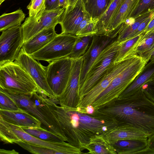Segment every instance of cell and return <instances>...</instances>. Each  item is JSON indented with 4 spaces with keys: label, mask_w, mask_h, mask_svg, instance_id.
Masks as SVG:
<instances>
[{
    "label": "cell",
    "mask_w": 154,
    "mask_h": 154,
    "mask_svg": "<svg viewBox=\"0 0 154 154\" xmlns=\"http://www.w3.org/2000/svg\"><path fill=\"white\" fill-rule=\"evenodd\" d=\"M44 101L57 118L67 142L81 149H85L93 136L104 135L118 125L97 110L89 115L82 112L78 107L59 105L54 98L46 97Z\"/></svg>",
    "instance_id": "cell-1"
},
{
    "label": "cell",
    "mask_w": 154,
    "mask_h": 154,
    "mask_svg": "<svg viewBox=\"0 0 154 154\" xmlns=\"http://www.w3.org/2000/svg\"><path fill=\"white\" fill-rule=\"evenodd\" d=\"M96 110L115 121L118 125L154 134V102L141 88L129 97L117 99Z\"/></svg>",
    "instance_id": "cell-2"
},
{
    "label": "cell",
    "mask_w": 154,
    "mask_h": 154,
    "mask_svg": "<svg viewBox=\"0 0 154 154\" xmlns=\"http://www.w3.org/2000/svg\"><path fill=\"white\" fill-rule=\"evenodd\" d=\"M0 138L4 144L14 143L19 140L49 148L60 154H82L81 149L63 141L52 142L42 140L26 132L20 126L9 123L0 117Z\"/></svg>",
    "instance_id": "cell-3"
},
{
    "label": "cell",
    "mask_w": 154,
    "mask_h": 154,
    "mask_svg": "<svg viewBox=\"0 0 154 154\" xmlns=\"http://www.w3.org/2000/svg\"><path fill=\"white\" fill-rule=\"evenodd\" d=\"M146 64L142 57L136 54L130 64L113 79L91 105L97 109L117 99Z\"/></svg>",
    "instance_id": "cell-4"
},
{
    "label": "cell",
    "mask_w": 154,
    "mask_h": 154,
    "mask_svg": "<svg viewBox=\"0 0 154 154\" xmlns=\"http://www.w3.org/2000/svg\"><path fill=\"white\" fill-rule=\"evenodd\" d=\"M0 88L10 93L30 96L38 90L31 77L14 61L0 66Z\"/></svg>",
    "instance_id": "cell-5"
},
{
    "label": "cell",
    "mask_w": 154,
    "mask_h": 154,
    "mask_svg": "<svg viewBox=\"0 0 154 154\" xmlns=\"http://www.w3.org/2000/svg\"><path fill=\"white\" fill-rule=\"evenodd\" d=\"M120 46V43L116 39L100 52L89 70L80 89V102L84 96L97 84L108 67L114 62Z\"/></svg>",
    "instance_id": "cell-6"
},
{
    "label": "cell",
    "mask_w": 154,
    "mask_h": 154,
    "mask_svg": "<svg viewBox=\"0 0 154 154\" xmlns=\"http://www.w3.org/2000/svg\"><path fill=\"white\" fill-rule=\"evenodd\" d=\"M77 38L69 34H57L45 47L29 55L36 60L49 63L68 57Z\"/></svg>",
    "instance_id": "cell-7"
},
{
    "label": "cell",
    "mask_w": 154,
    "mask_h": 154,
    "mask_svg": "<svg viewBox=\"0 0 154 154\" xmlns=\"http://www.w3.org/2000/svg\"><path fill=\"white\" fill-rule=\"evenodd\" d=\"M72 63V59L67 57L51 61L47 66V82L56 98L66 87Z\"/></svg>",
    "instance_id": "cell-8"
},
{
    "label": "cell",
    "mask_w": 154,
    "mask_h": 154,
    "mask_svg": "<svg viewBox=\"0 0 154 154\" xmlns=\"http://www.w3.org/2000/svg\"><path fill=\"white\" fill-rule=\"evenodd\" d=\"M65 9L59 7L54 10H45L38 18L27 17L21 25L22 45L45 29L59 24Z\"/></svg>",
    "instance_id": "cell-9"
},
{
    "label": "cell",
    "mask_w": 154,
    "mask_h": 154,
    "mask_svg": "<svg viewBox=\"0 0 154 154\" xmlns=\"http://www.w3.org/2000/svg\"><path fill=\"white\" fill-rule=\"evenodd\" d=\"M14 62L20 66L31 77L38 88L37 92H42L50 98H54L47 79V66H43L22 48Z\"/></svg>",
    "instance_id": "cell-10"
},
{
    "label": "cell",
    "mask_w": 154,
    "mask_h": 154,
    "mask_svg": "<svg viewBox=\"0 0 154 154\" xmlns=\"http://www.w3.org/2000/svg\"><path fill=\"white\" fill-rule=\"evenodd\" d=\"M135 55L130 56L116 63L113 62L97 84L84 96L78 107L83 109L91 104L113 79L130 64Z\"/></svg>",
    "instance_id": "cell-11"
},
{
    "label": "cell",
    "mask_w": 154,
    "mask_h": 154,
    "mask_svg": "<svg viewBox=\"0 0 154 154\" xmlns=\"http://www.w3.org/2000/svg\"><path fill=\"white\" fill-rule=\"evenodd\" d=\"M22 42L21 25L2 32L0 36V66L15 60L22 48Z\"/></svg>",
    "instance_id": "cell-12"
},
{
    "label": "cell",
    "mask_w": 154,
    "mask_h": 154,
    "mask_svg": "<svg viewBox=\"0 0 154 154\" xmlns=\"http://www.w3.org/2000/svg\"><path fill=\"white\" fill-rule=\"evenodd\" d=\"M82 64V56L72 59L70 74L66 87L57 97L59 104L69 107H77L80 101V80Z\"/></svg>",
    "instance_id": "cell-13"
},
{
    "label": "cell",
    "mask_w": 154,
    "mask_h": 154,
    "mask_svg": "<svg viewBox=\"0 0 154 154\" xmlns=\"http://www.w3.org/2000/svg\"><path fill=\"white\" fill-rule=\"evenodd\" d=\"M0 91L13 100L19 108L28 111L37 118L42 124V128L61 137L65 141L66 140V139L53 127L39 107L35 102L31 96L10 93L1 88Z\"/></svg>",
    "instance_id": "cell-14"
},
{
    "label": "cell",
    "mask_w": 154,
    "mask_h": 154,
    "mask_svg": "<svg viewBox=\"0 0 154 154\" xmlns=\"http://www.w3.org/2000/svg\"><path fill=\"white\" fill-rule=\"evenodd\" d=\"M117 38L111 35H93L88 48L82 56V64L80 80V89L89 70L100 52L106 46L116 40Z\"/></svg>",
    "instance_id": "cell-15"
},
{
    "label": "cell",
    "mask_w": 154,
    "mask_h": 154,
    "mask_svg": "<svg viewBox=\"0 0 154 154\" xmlns=\"http://www.w3.org/2000/svg\"><path fill=\"white\" fill-rule=\"evenodd\" d=\"M88 16L82 0H79L74 5L68 6L62 14L59 23L61 26V33L75 35L80 24Z\"/></svg>",
    "instance_id": "cell-16"
},
{
    "label": "cell",
    "mask_w": 154,
    "mask_h": 154,
    "mask_svg": "<svg viewBox=\"0 0 154 154\" xmlns=\"http://www.w3.org/2000/svg\"><path fill=\"white\" fill-rule=\"evenodd\" d=\"M0 117L16 125L25 127H41V122L28 111L22 109L15 111L0 109Z\"/></svg>",
    "instance_id": "cell-17"
},
{
    "label": "cell",
    "mask_w": 154,
    "mask_h": 154,
    "mask_svg": "<svg viewBox=\"0 0 154 154\" xmlns=\"http://www.w3.org/2000/svg\"><path fill=\"white\" fill-rule=\"evenodd\" d=\"M55 27H50L42 31L25 43L22 48L29 55L42 48L57 35L55 30Z\"/></svg>",
    "instance_id": "cell-18"
},
{
    "label": "cell",
    "mask_w": 154,
    "mask_h": 154,
    "mask_svg": "<svg viewBox=\"0 0 154 154\" xmlns=\"http://www.w3.org/2000/svg\"><path fill=\"white\" fill-rule=\"evenodd\" d=\"M154 77V59L150 60L142 71L120 94L118 99L130 96L140 90L142 86Z\"/></svg>",
    "instance_id": "cell-19"
},
{
    "label": "cell",
    "mask_w": 154,
    "mask_h": 154,
    "mask_svg": "<svg viewBox=\"0 0 154 154\" xmlns=\"http://www.w3.org/2000/svg\"><path fill=\"white\" fill-rule=\"evenodd\" d=\"M140 0H124L113 18L109 28L107 35L117 30L126 20L131 17Z\"/></svg>",
    "instance_id": "cell-20"
},
{
    "label": "cell",
    "mask_w": 154,
    "mask_h": 154,
    "mask_svg": "<svg viewBox=\"0 0 154 154\" xmlns=\"http://www.w3.org/2000/svg\"><path fill=\"white\" fill-rule=\"evenodd\" d=\"M106 140L109 143L123 139L138 138L148 139V136L140 131L118 125L104 134Z\"/></svg>",
    "instance_id": "cell-21"
},
{
    "label": "cell",
    "mask_w": 154,
    "mask_h": 154,
    "mask_svg": "<svg viewBox=\"0 0 154 154\" xmlns=\"http://www.w3.org/2000/svg\"><path fill=\"white\" fill-rule=\"evenodd\" d=\"M117 154H135L147 146V139L134 138L120 140L110 143Z\"/></svg>",
    "instance_id": "cell-22"
},
{
    "label": "cell",
    "mask_w": 154,
    "mask_h": 154,
    "mask_svg": "<svg viewBox=\"0 0 154 154\" xmlns=\"http://www.w3.org/2000/svg\"><path fill=\"white\" fill-rule=\"evenodd\" d=\"M124 0H113L106 11L99 19L96 35H107L110 24Z\"/></svg>",
    "instance_id": "cell-23"
},
{
    "label": "cell",
    "mask_w": 154,
    "mask_h": 154,
    "mask_svg": "<svg viewBox=\"0 0 154 154\" xmlns=\"http://www.w3.org/2000/svg\"><path fill=\"white\" fill-rule=\"evenodd\" d=\"M85 149L88 151L86 154H117L113 147L103 134L96 135L92 137Z\"/></svg>",
    "instance_id": "cell-24"
},
{
    "label": "cell",
    "mask_w": 154,
    "mask_h": 154,
    "mask_svg": "<svg viewBox=\"0 0 154 154\" xmlns=\"http://www.w3.org/2000/svg\"><path fill=\"white\" fill-rule=\"evenodd\" d=\"M145 32L120 43V46L114 60V63L119 62L128 57L135 54L137 47Z\"/></svg>",
    "instance_id": "cell-25"
},
{
    "label": "cell",
    "mask_w": 154,
    "mask_h": 154,
    "mask_svg": "<svg viewBox=\"0 0 154 154\" xmlns=\"http://www.w3.org/2000/svg\"><path fill=\"white\" fill-rule=\"evenodd\" d=\"M154 14V10L144 14L135 19V22L128 25L123 23L119 28L117 41L120 43L129 39L132 34L144 21Z\"/></svg>",
    "instance_id": "cell-26"
},
{
    "label": "cell",
    "mask_w": 154,
    "mask_h": 154,
    "mask_svg": "<svg viewBox=\"0 0 154 154\" xmlns=\"http://www.w3.org/2000/svg\"><path fill=\"white\" fill-rule=\"evenodd\" d=\"M154 52V30L145 32L136 49L137 54H138L147 63Z\"/></svg>",
    "instance_id": "cell-27"
},
{
    "label": "cell",
    "mask_w": 154,
    "mask_h": 154,
    "mask_svg": "<svg viewBox=\"0 0 154 154\" xmlns=\"http://www.w3.org/2000/svg\"><path fill=\"white\" fill-rule=\"evenodd\" d=\"M113 0H82L85 10L90 17L99 19Z\"/></svg>",
    "instance_id": "cell-28"
},
{
    "label": "cell",
    "mask_w": 154,
    "mask_h": 154,
    "mask_svg": "<svg viewBox=\"0 0 154 154\" xmlns=\"http://www.w3.org/2000/svg\"><path fill=\"white\" fill-rule=\"evenodd\" d=\"M25 17V14L20 8L10 13L3 14L0 17V31L21 25Z\"/></svg>",
    "instance_id": "cell-29"
},
{
    "label": "cell",
    "mask_w": 154,
    "mask_h": 154,
    "mask_svg": "<svg viewBox=\"0 0 154 154\" xmlns=\"http://www.w3.org/2000/svg\"><path fill=\"white\" fill-rule=\"evenodd\" d=\"M21 128L28 134L42 140L52 142L65 141L61 137L50 132L42 127Z\"/></svg>",
    "instance_id": "cell-30"
},
{
    "label": "cell",
    "mask_w": 154,
    "mask_h": 154,
    "mask_svg": "<svg viewBox=\"0 0 154 154\" xmlns=\"http://www.w3.org/2000/svg\"><path fill=\"white\" fill-rule=\"evenodd\" d=\"M94 35L78 37L68 57L75 59L83 55L88 48Z\"/></svg>",
    "instance_id": "cell-31"
},
{
    "label": "cell",
    "mask_w": 154,
    "mask_h": 154,
    "mask_svg": "<svg viewBox=\"0 0 154 154\" xmlns=\"http://www.w3.org/2000/svg\"><path fill=\"white\" fill-rule=\"evenodd\" d=\"M30 152L35 154H60L56 150L19 140L14 143Z\"/></svg>",
    "instance_id": "cell-32"
},
{
    "label": "cell",
    "mask_w": 154,
    "mask_h": 154,
    "mask_svg": "<svg viewBox=\"0 0 154 154\" xmlns=\"http://www.w3.org/2000/svg\"><path fill=\"white\" fill-rule=\"evenodd\" d=\"M154 10V0H140L131 17L135 19L148 12Z\"/></svg>",
    "instance_id": "cell-33"
},
{
    "label": "cell",
    "mask_w": 154,
    "mask_h": 154,
    "mask_svg": "<svg viewBox=\"0 0 154 154\" xmlns=\"http://www.w3.org/2000/svg\"><path fill=\"white\" fill-rule=\"evenodd\" d=\"M45 0H35L30 5H28L29 17L35 18L40 17L45 11Z\"/></svg>",
    "instance_id": "cell-34"
},
{
    "label": "cell",
    "mask_w": 154,
    "mask_h": 154,
    "mask_svg": "<svg viewBox=\"0 0 154 154\" xmlns=\"http://www.w3.org/2000/svg\"><path fill=\"white\" fill-rule=\"evenodd\" d=\"M19 109L13 100L0 91V109L13 111Z\"/></svg>",
    "instance_id": "cell-35"
},
{
    "label": "cell",
    "mask_w": 154,
    "mask_h": 154,
    "mask_svg": "<svg viewBox=\"0 0 154 154\" xmlns=\"http://www.w3.org/2000/svg\"><path fill=\"white\" fill-rule=\"evenodd\" d=\"M99 19L91 17L90 20L86 26L81 32L77 34L78 37H83L89 35H96L97 25Z\"/></svg>",
    "instance_id": "cell-36"
},
{
    "label": "cell",
    "mask_w": 154,
    "mask_h": 154,
    "mask_svg": "<svg viewBox=\"0 0 154 154\" xmlns=\"http://www.w3.org/2000/svg\"><path fill=\"white\" fill-rule=\"evenodd\" d=\"M141 88L146 96L154 102V77L144 84Z\"/></svg>",
    "instance_id": "cell-37"
},
{
    "label": "cell",
    "mask_w": 154,
    "mask_h": 154,
    "mask_svg": "<svg viewBox=\"0 0 154 154\" xmlns=\"http://www.w3.org/2000/svg\"><path fill=\"white\" fill-rule=\"evenodd\" d=\"M154 15V14L142 22L137 29L132 34L130 38L134 37L144 32L146 27Z\"/></svg>",
    "instance_id": "cell-38"
},
{
    "label": "cell",
    "mask_w": 154,
    "mask_h": 154,
    "mask_svg": "<svg viewBox=\"0 0 154 154\" xmlns=\"http://www.w3.org/2000/svg\"><path fill=\"white\" fill-rule=\"evenodd\" d=\"M45 10H51L59 8V0H45Z\"/></svg>",
    "instance_id": "cell-39"
},
{
    "label": "cell",
    "mask_w": 154,
    "mask_h": 154,
    "mask_svg": "<svg viewBox=\"0 0 154 154\" xmlns=\"http://www.w3.org/2000/svg\"><path fill=\"white\" fill-rule=\"evenodd\" d=\"M91 17L88 16L85 18L80 24L77 32L76 33L75 35L79 33L82 30H83L87 25L88 23L90 22Z\"/></svg>",
    "instance_id": "cell-40"
},
{
    "label": "cell",
    "mask_w": 154,
    "mask_h": 154,
    "mask_svg": "<svg viewBox=\"0 0 154 154\" xmlns=\"http://www.w3.org/2000/svg\"><path fill=\"white\" fill-rule=\"evenodd\" d=\"M82 110L83 112L89 115L93 114L96 110L91 104L88 105L84 109H82Z\"/></svg>",
    "instance_id": "cell-41"
},
{
    "label": "cell",
    "mask_w": 154,
    "mask_h": 154,
    "mask_svg": "<svg viewBox=\"0 0 154 154\" xmlns=\"http://www.w3.org/2000/svg\"><path fill=\"white\" fill-rule=\"evenodd\" d=\"M154 30V15L146 27L144 32H147Z\"/></svg>",
    "instance_id": "cell-42"
},
{
    "label": "cell",
    "mask_w": 154,
    "mask_h": 154,
    "mask_svg": "<svg viewBox=\"0 0 154 154\" xmlns=\"http://www.w3.org/2000/svg\"><path fill=\"white\" fill-rule=\"evenodd\" d=\"M147 141V147L154 150V134L148 137Z\"/></svg>",
    "instance_id": "cell-43"
},
{
    "label": "cell",
    "mask_w": 154,
    "mask_h": 154,
    "mask_svg": "<svg viewBox=\"0 0 154 154\" xmlns=\"http://www.w3.org/2000/svg\"><path fill=\"white\" fill-rule=\"evenodd\" d=\"M138 154H154V150H152L147 147L144 149L138 152Z\"/></svg>",
    "instance_id": "cell-44"
},
{
    "label": "cell",
    "mask_w": 154,
    "mask_h": 154,
    "mask_svg": "<svg viewBox=\"0 0 154 154\" xmlns=\"http://www.w3.org/2000/svg\"><path fill=\"white\" fill-rule=\"evenodd\" d=\"M0 154H17L19 153L15 150H7L3 149H1L0 150Z\"/></svg>",
    "instance_id": "cell-45"
},
{
    "label": "cell",
    "mask_w": 154,
    "mask_h": 154,
    "mask_svg": "<svg viewBox=\"0 0 154 154\" xmlns=\"http://www.w3.org/2000/svg\"><path fill=\"white\" fill-rule=\"evenodd\" d=\"M68 5V0H59V7L65 8Z\"/></svg>",
    "instance_id": "cell-46"
},
{
    "label": "cell",
    "mask_w": 154,
    "mask_h": 154,
    "mask_svg": "<svg viewBox=\"0 0 154 154\" xmlns=\"http://www.w3.org/2000/svg\"><path fill=\"white\" fill-rule=\"evenodd\" d=\"M79 0H68V6L74 5Z\"/></svg>",
    "instance_id": "cell-47"
},
{
    "label": "cell",
    "mask_w": 154,
    "mask_h": 154,
    "mask_svg": "<svg viewBox=\"0 0 154 154\" xmlns=\"http://www.w3.org/2000/svg\"><path fill=\"white\" fill-rule=\"evenodd\" d=\"M154 59V52L152 54L151 56V58L150 59V60H153Z\"/></svg>",
    "instance_id": "cell-48"
},
{
    "label": "cell",
    "mask_w": 154,
    "mask_h": 154,
    "mask_svg": "<svg viewBox=\"0 0 154 154\" xmlns=\"http://www.w3.org/2000/svg\"><path fill=\"white\" fill-rule=\"evenodd\" d=\"M35 0H31L30 2L28 5H31L35 1Z\"/></svg>",
    "instance_id": "cell-49"
},
{
    "label": "cell",
    "mask_w": 154,
    "mask_h": 154,
    "mask_svg": "<svg viewBox=\"0 0 154 154\" xmlns=\"http://www.w3.org/2000/svg\"><path fill=\"white\" fill-rule=\"evenodd\" d=\"M5 0H0V5H1V4Z\"/></svg>",
    "instance_id": "cell-50"
}]
</instances>
